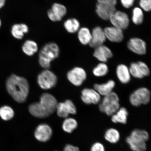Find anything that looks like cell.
I'll return each instance as SVG.
<instances>
[{
    "label": "cell",
    "mask_w": 151,
    "mask_h": 151,
    "mask_svg": "<svg viewBox=\"0 0 151 151\" xmlns=\"http://www.w3.org/2000/svg\"><path fill=\"white\" fill-rule=\"evenodd\" d=\"M57 101L52 94L43 93L38 102L31 104L28 109L31 114L35 117L45 118L51 115L56 110Z\"/></svg>",
    "instance_id": "cell-1"
},
{
    "label": "cell",
    "mask_w": 151,
    "mask_h": 151,
    "mask_svg": "<svg viewBox=\"0 0 151 151\" xmlns=\"http://www.w3.org/2000/svg\"><path fill=\"white\" fill-rule=\"evenodd\" d=\"M7 91L15 101L18 103L26 101L29 92L28 81L23 77L11 75L6 82Z\"/></svg>",
    "instance_id": "cell-2"
},
{
    "label": "cell",
    "mask_w": 151,
    "mask_h": 151,
    "mask_svg": "<svg viewBox=\"0 0 151 151\" xmlns=\"http://www.w3.org/2000/svg\"><path fill=\"white\" fill-rule=\"evenodd\" d=\"M60 49L56 43H47L39 52V62L41 67L46 69L50 68L51 62L59 56Z\"/></svg>",
    "instance_id": "cell-3"
},
{
    "label": "cell",
    "mask_w": 151,
    "mask_h": 151,
    "mask_svg": "<svg viewBox=\"0 0 151 151\" xmlns=\"http://www.w3.org/2000/svg\"><path fill=\"white\" fill-rule=\"evenodd\" d=\"M148 132L145 130L135 129L132 132L126 141L130 148L133 151H146V142L148 140Z\"/></svg>",
    "instance_id": "cell-4"
},
{
    "label": "cell",
    "mask_w": 151,
    "mask_h": 151,
    "mask_svg": "<svg viewBox=\"0 0 151 151\" xmlns=\"http://www.w3.org/2000/svg\"><path fill=\"white\" fill-rule=\"evenodd\" d=\"M119 102L118 95L112 92L104 96L99 105L100 110L109 116H112L120 108Z\"/></svg>",
    "instance_id": "cell-5"
},
{
    "label": "cell",
    "mask_w": 151,
    "mask_h": 151,
    "mask_svg": "<svg viewBox=\"0 0 151 151\" xmlns=\"http://www.w3.org/2000/svg\"><path fill=\"white\" fill-rule=\"evenodd\" d=\"M151 92L146 88H138L134 91L129 97V101L133 106L138 107L141 105H146L150 101Z\"/></svg>",
    "instance_id": "cell-6"
},
{
    "label": "cell",
    "mask_w": 151,
    "mask_h": 151,
    "mask_svg": "<svg viewBox=\"0 0 151 151\" xmlns=\"http://www.w3.org/2000/svg\"><path fill=\"white\" fill-rule=\"evenodd\" d=\"M57 81V77L55 74L48 69L41 72L37 76L38 84L43 90H49L54 87Z\"/></svg>",
    "instance_id": "cell-7"
},
{
    "label": "cell",
    "mask_w": 151,
    "mask_h": 151,
    "mask_svg": "<svg viewBox=\"0 0 151 151\" xmlns=\"http://www.w3.org/2000/svg\"><path fill=\"white\" fill-rule=\"evenodd\" d=\"M129 69L131 75L136 78H142L148 76L150 73L148 66L142 61L133 62Z\"/></svg>",
    "instance_id": "cell-8"
},
{
    "label": "cell",
    "mask_w": 151,
    "mask_h": 151,
    "mask_svg": "<svg viewBox=\"0 0 151 151\" xmlns=\"http://www.w3.org/2000/svg\"><path fill=\"white\" fill-rule=\"evenodd\" d=\"M68 80L72 84L76 86H80L86 80L87 75L86 71L82 68L76 67L73 68L67 73Z\"/></svg>",
    "instance_id": "cell-9"
},
{
    "label": "cell",
    "mask_w": 151,
    "mask_h": 151,
    "mask_svg": "<svg viewBox=\"0 0 151 151\" xmlns=\"http://www.w3.org/2000/svg\"><path fill=\"white\" fill-rule=\"evenodd\" d=\"M109 20L113 26L122 30L126 29L129 25V20L128 15L122 11H115Z\"/></svg>",
    "instance_id": "cell-10"
},
{
    "label": "cell",
    "mask_w": 151,
    "mask_h": 151,
    "mask_svg": "<svg viewBox=\"0 0 151 151\" xmlns=\"http://www.w3.org/2000/svg\"><path fill=\"white\" fill-rule=\"evenodd\" d=\"M57 113L60 117L67 118L69 114H75L77 109L73 102L70 100L58 103L56 107Z\"/></svg>",
    "instance_id": "cell-11"
},
{
    "label": "cell",
    "mask_w": 151,
    "mask_h": 151,
    "mask_svg": "<svg viewBox=\"0 0 151 151\" xmlns=\"http://www.w3.org/2000/svg\"><path fill=\"white\" fill-rule=\"evenodd\" d=\"M67 8L60 4L55 3L52 5L51 9H49L47 14L49 18L53 22H59L67 14Z\"/></svg>",
    "instance_id": "cell-12"
},
{
    "label": "cell",
    "mask_w": 151,
    "mask_h": 151,
    "mask_svg": "<svg viewBox=\"0 0 151 151\" xmlns=\"http://www.w3.org/2000/svg\"><path fill=\"white\" fill-rule=\"evenodd\" d=\"M81 99L86 104H96L101 101V95L95 89L85 88L81 92Z\"/></svg>",
    "instance_id": "cell-13"
},
{
    "label": "cell",
    "mask_w": 151,
    "mask_h": 151,
    "mask_svg": "<svg viewBox=\"0 0 151 151\" xmlns=\"http://www.w3.org/2000/svg\"><path fill=\"white\" fill-rule=\"evenodd\" d=\"M52 134V128L47 124H39L36 128L35 136L36 139L41 142H46L51 137Z\"/></svg>",
    "instance_id": "cell-14"
},
{
    "label": "cell",
    "mask_w": 151,
    "mask_h": 151,
    "mask_svg": "<svg viewBox=\"0 0 151 151\" xmlns=\"http://www.w3.org/2000/svg\"><path fill=\"white\" fill-rule=\"evenodd\" d=\"M127 47L131 51L139 55L146 54V43L139 38L134 37L130 39L128 42Z\"/></svg>",
    "instance_id": "cell-15"
},
{
    "label": "cell",
    "mask_w": 151,
    "mask_h": 151,
    "mask_svg": "<svg viewBox=\"0 0 151 151\" xmlns=\"http://www.w3.org/2000/svg\"><path fill=\"white\" fill-rule=\"evenodd\" d=\"M91 35V41L89 45L92 48H95L103 45L106 40V38L104 30L99 26L93 28Z\"/></svg>",
    "instance_id": "cell-16"
},
{
    "label": "cell",
    "mask_w": 151,
    "mask_h": 151,
    "mask_svg": "<svg viewBox=\"0 0 151 151\" xmlns=\"http://www.w3.org/2000/svg\"><path fill=\"white\" fill-rule=\"evenodd\" d=\"M104 31L106 39L111 42H120L124 39L122 30L114 26L105 28Z\"/></svg>",
    "instance_id": "cell-17"
},
{
    "label": "cell",
    "mask_w": 151,
    "mask_h": 151,
    "mask_svg": "<svg viewBox=\"0 0 151 151\" xmlns=\"http://www.w3.org/2000/svg\"><path fill=\"white\" fill-rule=\"evenodd\" d=\"M116 11V7L114 6L99 3L96 5V12L98 16L104 20H109L111 16Z\"/></svg>",
    "instance_id": "cell-18"
},
{
    "label": "cell",
    "mask_w": 151,
    "mask_h": 151,
    "mask_svg": "<svg viewBox=\"0 0 151 151\" xmlns=\"http://www.w3.org/2000/svg\"><path fill=\"white\" fill-rule=\"evenodd\" d=\"M93 56L99 61L105 63L112 57L113 53L108 47L102 45L95 48Z\"/></svg>",
    "instance_id": "cell-19"
},
{
    "label": "cell",
    "mask_w": 151,
    "mask_h": 151,
    "mask_svg": "<svg viewBox=\"0 0 151 151\" xmlns=\"http://www.w3.org/2000/svg\"><path fill=\"white\" fill-rule=\"evenodd\" d=\"M116 74L118 80L122 84H127L131 80V75L129 68L124 64H121L117 67Z\"/></svg>",
    "instance_id": "cell-20"
},
{
    "label": "cell",
    "mask_w": 151,
    "mask_h": 151,
    "mask_svg": "<svg viewBox=\"0 0 151 151\" xmlns=\"http://www.w3.org/2000/svg\"><path fill=\"white\" fill-rule=\"evenodd\" d=\"M115 85L114 81L110 80L104 83L94 84V88L100 95L105 96L112 93Z\"/></svg>",
    "instance_id": "cell-21"
},
{
    "label": "cell",
    "mask_w": 151,
    "mask_h": 151,
    "mask_svg": "<svg viewBox=\"0 0 151 151\" xmlns=\"http://www.w3.org/2000/svg\"><path fill=\"white\" fill-rule=\"evenodd\" d=\"M128 113L127 109L121 107L112 116L111 120L114 123L126 124L127 123Z\"/></svg>",
    "instance_id": "cell-22"
},
{
    "label": "cell",
    "mask_w": 151,
    "mask_h": 151,
    "mask_svg": "<svg viewBox=\"0 0 151 151\" xmlns=\"http://www.w3.org/2000/svg\"><path fill=\"white\" fill-rule=\"evenodd\" d=\"M28 31V28L26 24H16L13 26L11 33L16 39H21L24 37V34L27 33Z\"/></svg>",
    "instance_id": "cell-23"
},
{
    "label": "cell",
    "mask_w": 151,
    "mask_h": 151,
    "mask_svg": "<svg viewBox=\"0 0 151 151\" xmlns=\"http://www.w3.org/2000/svg\"><path fill=\"white\" fill-rule=\"evenodd\" d=\"M91 33L86 27H82L78 31V37L79 41L83 45H89L91 39Z\"/></svg>",
    "instance_id": "cell-24"
},
{
    "label": "cell",
    "mask_w": 151,
    "mask_h": 151,
    "mask_svg": "<svg viewBox=\"0 0 151 151\" xmlns=\"http://www.w3.org/2000/svg\"><path fill=\"white\" fill-rule=\"evenodd\" d=\"M38 50L37 43L32 40L26 41L22 47V50L27 55L31 56L37 52Z\"/></svg>",
    "instance_id": "cell-25"
},
{
    "label": "cell",
    "mask_w": 151,
    "mask_h": 151,
    "mask_svg": "<svg viewBox=\"0 0 151 151\" xmlns=\"http://www.w3.org/2000/svg\"><path fill=\"white\" fill-rule=\"evenodd\" d=\"M64 26L69 33H73L78 31L80 29V23L76 19L70 18L65 21Z\"/></svg>",
    "instance_id": "cell-26"
},
{
    "label": "cell",
    "mask_w": 151,
    "mask_h": 151,
    "mask_svg": "<svg viewBox=\"0 0 151 151\" xmlns=\"http://www.w3.org/2000/svg\"><path fill=\"white\" fill-rule=\"evenodd\" d=\"M104 138L109 142L116 143L119 140L120 134L118 130L115 128H109L105 132Z\"/></svg>",
    "instance_id": "cell-27"
},
{
    "label": "cell",
    "mask_w": 151,
    "mask_h": 151,
    "mask_svg": "<svg viewBox=\"0 0 151 151\" xmlns=\"http://www.w3.org/2000/svg\"><path fill=\"white\" fill-rule=\"evenodd\" d=\"M78 126L76 120L72 118H67L62 124V127L63 131L70 133L76 129Z\"/></svg>",
    "instance_id": "cell-28"
},
{
    "label": "cell",
    "mask_w": 151,
    "mask_h": 151,
    "mask_svg": "<svg viewBox=\"0 0 151 151\" xmlns=\"http://www.w3.org/2000/svg\"><path fill=\"white\" fill-rule=\"evenodd\" d=\"M109 72L108 66L105 63H100L94 68L93 70V75L98 77L105 76Z\"/></svg>",
    "instance_id": "cell-29"
},
{
    "label": "cell",
    "mask_w": 151,
    "mask_h": 151,
    "mask_svg": "<svg viewBox=\"0 0 151 151\" xmlns=\"http://www.w3.org/2000/svg\"><path fill=\"white\" fill-rule=\"evenodd\" d=\"M14 110L10 107L5 106L0 108V116L3 120H11L14 117Z\"/></svg>",
    "instance_id": "cell-30"
},
{
    "label": "cell",
    "mask_w": 151,
    "mask_h": 151,
    "mask_svg": "<svg viewBox=\"0 0 151 151\" xmlns=\"http://www.w3.org/2000/svg\"><path fill=\"white\" fill-rule=\"evenodd\" d=\"M132 21L137 25L142 23L143 20V14L142 10L138 7L134 8L132 12Z\"/></svg>",
    "instance_id": "cell-31"
},
{
    "label": "cell",
    "mask_w": 151,
    "mask_h": 151,
    "mask_svg": "<svg viewBox=\"0 0 151 151\" xmlns=\"http://www.w3.org/2000/svg\"><path fill=\"white\" fill-rule=\"evenodd\" d=\"M139 4L146 12L151 11V0H139Z\"/></svg>",
    "instance_id": "cell-32"
},
{
    "label": "cell",
    "mask_w": 151,
    "mask_h": 151,
    "mask_svg": "<svg viewBox=\"0 0 151 151\" xmlns=\"http://www.w3.org/2000/svg\"><path fill=\"white\" fill-rule=\"evenodd\" d=\"M91 151H105V147L102 143L96 142L92 145Z\"/></svg>",
    "instance_id": "cell-33"
},
{
    "label": "cell",
    "mask_w": 151,
    "mask_h": 151,
    "mask_svg": "<svg viewBox=\"0 0 151 151\" xmlns=\"http://www.w3.org/2000/svg\"><path fill=\"white\" fill-rule=\"evenodd\" d=\"M98 3L101 4L115 6L116 4V0H97Z\"/></svg>",
    "instance_id": "cell-34"
},
{
    "label": "cell",
    "mask_w": 151,
    "mask_h": 151,
    "mask_svg": "<svg viewBox=\"0 0 151 151\" xmlns=\"http://www.w3.org/2000/svg\"><path fill=\"white\" fill-rule=\"evenodd\" d=\"M135 0H121L123 6L126 8H129L133 6Z\"/></svg>",
    "instance_id": "cell-35"
},
{
    "label": "cell",
    "mask_w": 151,
    "mask_h": 151,
    "mask_svg": "<svg viewBox=\"0 0 151 151\" xmlns=\"http://www.w3.org/2000/svg\"><path fill=\"white\" fill-rule=\"evenodd\" d=\"M64 151H80V150L78 147L71 145H67L65 147Z\"/></svg>",
    "instance_id": "cell-36"
},
{
    "label": "cell",
    "mask_w": 151,
    "mask_h": 151,
    "mask_svg": "<svg viewBox=\"0 0 151 151\" xmlns=\"http://www.w3.org/2000/svg\"><path fill=\"white\" fill-rule=\"evenodd\" d=\"M5 2V0H0V9L2 8L4 6Z\"/></svg>",
    "instance_id": "cell-37"
},
{
    "label": "cell",
    "mask_w": 151,
    "mask_h": 151,
    "mask_svg": "<svg viewBox=\"0 0 151 151\" xmlns=\"http://www.w3.org/2000/svg\"><path fill=\"white\" fill-rule=\"evenodd\" d=\"M1 20H0V27H1Z\"/></svg>",
    "instance_id": "cell-38"
}]
</instances>
